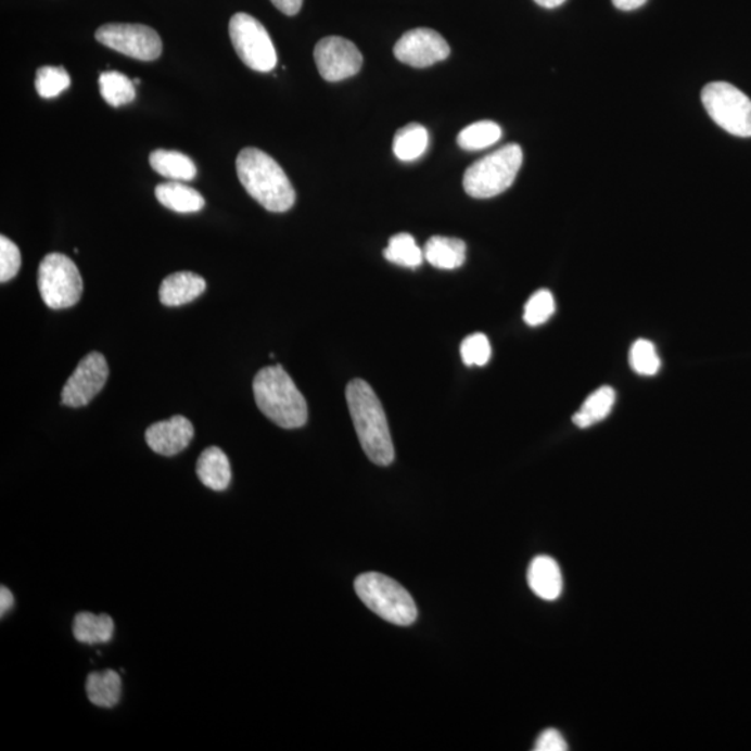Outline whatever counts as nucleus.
Returning <instances> with one entry per match:
<instances>
[{"instance_id":"obj_1","label":"nucleus","mask_w":751,"mask_h":751,"mask_svg":"<svg viewBox=\"0 0 751 751\" xmlns=\"http://www.w3.org/2000/svg\"><path fill=\"white\" fill-rule=\"evenodd\" d=\"M345 397L360 447L376 466H390L395 456L393 438L378 395L365 380L355 379L347 385Z\"/></svg>"},{"instance_id":"obj_2","label":"nucleus","mask_w":751,"mask_h":751,"mask_svg":"<svg viewBox=\"0 0 751 751\" xmlns=\"http://www.w3.org/2000/svg\"><path fill=\"white\" fill-rule=\"evenodd\" d=\"M237 176L245 191L266 211L283 214L294 206V187L268 153L256 148L242 150L237 157Z\"/></svg>"},{"instance_id":"obj_3","label":"nucleus","mask_w":751,"mask_h":751,"mask_svg":"<svg viewBox=\"0 0 751 751\" xmlns=\"http://www.w3.org/2000/svg\"><path fill=\"white\" fill-rule=\"evenodd\" d=\"M254 395L260 412L280 428L298 429L308 421V404L280 365L255 376Z\"/></svg>"},{"instance_id":"obj_4","label":"nucleus","mask_w":751,"mask_h":751,"mask_svg":"<svg viewBox=\"0 0 751 751\" xmlns=\"http://www.w3.org/2000/svg\"><path fill=\"white\" fill-rule=\"evenodd\" d=\"M522 162V148L518 143H508L468 167L463 175V190L478 200L500 195L515 181Z\"/></svg>"},{"instance_id":"obj_5","label":"nucleus","mask_w":751,"mask_h":751,"mask_svg":"<svg viewBox=\"0 0 751 751\" xmlns=\"http://www.w3.org/2000/svg\"><path fill=\"white\" fill-rule=\"evenodd\" d=\"M355 591L364 604L390 624L407 626L417 621L412 596L399 583L382 573H364L355 581Z\"/></svg>"},{"instance_id":"obj_6","label":"nucleus","mask_w":751,"mask_h":751,"mask_svg":"<svg viewBox=\"0 0 751 751\" xmlns=\"http://www.w3.org/2000/svg\"><path fill=\"white\" fill-rule=\"evenodd\" d=\"M38 289L49 308H72L84 291L80 270L68 256L58 252L49 254L39 265Z\"/></svg>"},{"instance_id":"obj_7","label":"nucleus","mask_w":751,"mask_h":751,"mask_svg":"<svg viewBox=\"0 0 751 751\" xmlns=\"http://www.w3.org/2000/svg\"><path fill=\"white\" fill-rule=\"evenodd\" d=\"M701 101L709 116L726 132L736 137H751V99L733 84H707Z\"/></svg>"},{"instance_id":"obj_8","label":"nucleus","mask_w":751,"mask_h":751,"mask_svg":"<svg viewBox=\"0 0 751 751\" xmlns=\"http://www.w3.org/2000/svg\"><path fill=\"white\" fill-rule=\"evenodd\" d=\"M229 33L237 54L252 71L269 73L278 66L273 41L259 20L237 13L230 20Z\"/></svg>"},{"instance_id":"obj_9","label":"nucleus","mask_w":751,"mask_h":751,"mask_svg":"<svg viewBox=\"0 0 751 751\" xmlns=\"http://www.w3.org/2000/svg\"><path fill=\"white\" fill-rule=\"evenodd\" d=\"M98 42L137 61H156L163 43L155 29L142 24H105L96 34Z\"/></svg>"},{"instance_id":"obj_10","label":"nucleus","mask_w":751,"mask_h":751,"mask_svg":"<svg viewBox=\"0 0 751 751\" xmlns=\"http://www.w3.org/2000/svg\"><path fill=\"white\" fill-rule=\"evenodd\" d=\"M315 63L329 82L347 80L362 68L364 56L355 43L341 37H326L315 47Z\"/></svg>"},{"instance_id":"obj_11","label":"nucleus","mask_w":751,"mask_h":751,"mask_svg":"<svg viewBox=\"0 0 751 751\" xmlns=\"http://www.w3.org/2000/svg\"><path fill=\"white\" fill-rule=\"evenodd\" d=\"M109 367L99 353L88 354L64 384L62 404L71 408L86 407L105 387Z\"/></svg>"},{"instance_id":"obj_12","label":"nucleus","mask_w":751,"mask_h":751,"mask_svg":"<svg viewBox=\"0 0 751 751\" xmlns=\"http://www.w3.org/2000/svg\"><path fill=\"white\" fill-rule=\"evenodd\" d=\"M449 46L434 29L415 28L405 33L394 47V56L408 66L424 68L449 56Z\"/></svg>"},{"instance_id":"obj_13","label":"nucleus","mask_w":751,"mask_h":751,"mask_svg":"<svg viewBox=\"0 0 751 751\" xmlns=\"http://www.w3.org/2000/svg\"><path fill=\"white\" fill-rule=\"evenodd\" d=\"M195 430L187 418L173 417L167 421L151 424L145 433L148 446L161 456L173 457L190 446Z\"/></svg>"},{"instance_id":"obj_14","label":"nucleus","mask_w":751,"mask_h":751,"mask_svg":"<svg viewBox=\"0 0 751 751\" xmlns=\"http://www.w3.org/2000/svg\"><path fill=\"white\" fill-rule=\"evenodd\" d=\"M527 583L531 590L542 600H557L563 587L560 565L551 557H536L529 565Z\"/></svg>"},{"instance_id":"obj_15","label":"nucleus","mask_w":751,"mask_h":751,"mask_svg":"<svg viewBox=\"0 0 751 751\" xmlns=\"http://www.w3.org/2000/svg\"><path fill=\"white\" fill-rule=\"evenodd\" d=\"M206 281L191 271H177L162 281L161 303L166 306H181L192 303L205 293Z\"/></svg>"},{"instance_id":"obj_16","label":"nucleus","mask_w":751,"mask_h":751,"mask_svg":"<svg viewBox=\"0 0 751 751\" xmlns=\"http://www.w3.org/2000/svg\"><path fill=\"white\" fill-rule=\"evenodd\" d=\"M423 255L434 268L454 270L466 264L467 245L459 239L434 236L424 245Z\"/></svg>"},{"instance_id":"obj_17","label":"nucleus","mask_w":751,"mask_h":751,"mask_svg":"<svg viewBox=\"0 0 751 751\" xmlns=\"http://www.w3.org/2000/svg\"><path fill=\"white\" fill-rule=\"evenodd\" d=\"M196 474L202 484L211 491L224 492L231 482L229 458L219 447L206 448L198 459Z\"/></svg>"},{"instance_id":"obj_18","label":"nucleus","mask_w":751,"mask_h":751,"mask_svg":"<svg viewBox=\"0 0 751 751\" xmlns=\"http://www.w3.org/2000/svg\"><path fill=\"white\" fill-rule=\"evenodd\" d=\"M155 195L163 206L177 214H195L205 206L204 196L181 181L163 182L155 188Z\"/></svg>"},{"instance_id":"obj_19","label":"nucleus","mask_w":751,"mask_h":751,"mask_svg":"<svg viewBox=\"0 0 751 751\" xmlns=\"http://www.w3.org/2000/svg\"><path fill=\"white\" fill-rule=\"evenodd\" d=\"M115 622L106 614L96 615L84 611L74 618L73 635L86 645H103L112 640Z\"/></svg>"},{"instance_id":"obj_20","label":"nucleus","mask_w":751,"mask_h":751,"mask_svg":"<svg viewBox=\"0 0 751 751\" xmlns=\"http://www.w3.org/2000/svg\"><path fill=\"white\" fill-rule=\"evenodd\" d=\"M150 163L153 170L171 181H191L196 177L194 161L177 151L156 150L151 153Z\"/></svg>"},{"instance_id":"obj_21","label":"nucleus","mask_w":751,"mask_h":751,"mask_svg":"<svg viewBox=\"0 0 751 751\" xmlns=\"http://www.w3.org/2000/svg\"><path fill=\"white\" fill-rule=\"evenodd\" d=\"M86 690L91 703L102 709H112L122 696V678L116 671L92 672L88 675Z\"/></svg>"},{"instance_id":"obj_22","label":"nucleus","mask_w":751,"mask_h":751,"mask_svg":"<svg viewBox=\"0 0 751 751\" xmlns=\"http://www.w3.org/2000/svg\"><path fill=\"white\" fill-rule=\"evenodd\" d=\"M615 404V392L614 389L604 385L596 390L595 393L590 394L583 403L580 411L573 415V423L577 428L586 429L593 427V424L604 421L607 417L612 411V407Z\"/></svg>"},{"instance_id":"obj_23","label":"nucleus","mask_w":751,"mask_h":751,"mask_svg":"<svg viewBox=\"0 0 751 751\" xmlns=\"http://www.w3.org/2000/svg\"><path fill=\"white\" fill-rule=\"evenodd\" d=\"M429 147V132L418 123L405 126L397 131L393 141L394 155L403 162H413L423 156Z\"/></svg>"},{"instance_id":"obj_24","label":"nucleus","mask_w":751,"mask_h":751,"mask_svg":"<svg viewBox=\"0 0 751 751\" xmlns=\"http://www.w3.org/2000/svg\"><path fill=\"white\" fill-rule=\"evenodd\" d=\"M99 91L113 107L127 105L136 99V84L118 72L102 73L99 76Z\"/></svg>"},{"instance_id":"obj_25","label":"nucleus","mask_w":751,"mask_h":751,"mask_svg":"<svg viewBox=\"0 0 751 751\" xmlns=\"http://www.w3.org/2000/svg\"><path fill=\"white\" fill-rule=\"evenodd\" d=\"M501 127L497 123L483 120L463 128L459 132L457 142L459 148L466 151H481L500 141Z\"/></svg>"},{"instance_id":"obj_26","label":"nucleus","mask_w":751,"mask_h":751,"mask_svg":"<svg viewBox=\"0 0 751 751\" xmlns=\"http://www.w3.org/2000/svg\"><path fill=\"white\" fill-rule=\"evenodd\" d=\"M384 258L404 268L417 269L422 265L424 255L411 234L402 233L390 239Z\"/></svg>"},{"instance_id":"obj_27","label":"nucleus","mask_w":751,"mask_h":751,"mask_svg":"<svg viewBox=\"0 0 751 751\" xmlns=\"http://www.w3.org/2000/svg\"><path fill=\"white\" fill-rule=\"evenodd\" d=\"M71 84V74L64 67L43 66L38 68L36 88L41 98H56L66 91Z\"/></svg>"},{"instance_id":"obj_28","label":"nucleus","mask_w":751,"mask_h":751,"mask_svg":"<svg viewBox=\"0 0 751 751\" xmlns=\"http://www.w3.org/2000/svg\"><path fill=\"white\" fill-rule=\"evenodd\" d=\"M629 362L632 369L641 376H654L659 373L661 368L659 354H657L653 343L647 340H637L632 345Z\"/></svg>"},{"instance_id":"obj_29","label":"nucleus","mask_w":751,"mask_h":751,"mask_svg":"<svg viewBox=\"0 0 751 751\" xmlns=\"http://www.w3.org/2000/svg\"><path fill=\"white\" fill-rule=\"evenodd\" d=\"M555 313V296L548 290H538L529 298L523 319H525L526 324L537 328V326L545 324Z\"/></svg>"},{"instance_id":"obj_30","label":"nucleus","mask_w":751,"mask_h":751,"mask_svg":"<svg viewBox=\"0 0 751 751\" xmlns=\"http://www.w3.org/2000/svg\"><path fill=\"white\" fill-rule=\"evenodd\" d=\"M461 357L468 367H484L492 358V345L486 335H469L461 344Z\"/></svg>"},{"instance_id":"obj_31","label":"nucleus","mask_w":751,"mask_h":751,"mask_svg":"<svg viewBox=\"0 0 751 751\" xmlns=\"http://www.w3.org/2000/svg\"><path fill=\"white\" fill-rule=\"evenodd\" d=\"M22 266V254L18 246L8 237H0V281L7 283L17 276Z\"/></svg>"},{"instance_id":"obj_32","label":"nucleus","mask_w":751,"mask_h":751,"mask_svg":"<svg viewBox=\"0 0 751 751\" xmlns=\"http://www.w3.org/2000/svg\"><path fill=\"white\" fill-rule=\"evenodd\" d=\"M568 744L557 729H547L536 740L535 751H567Z\"/></svg>"},{"instance_id":"obj_33","label":"nucleus","mask_w":751,"mask_h":751,"mask_svg":"<svg viewBox=\"0 0 751 751\" xmlns=\"http://www.w3.org/2000/svg\"><path fill=\"white\" fill-rule=\"evenodd\" d=\"M276 8L280 10L281 13L287 14V16H295L300 13L301 8H303L304 0H270Z\"/></svg>"},{"instance_id":"obj_34","label":"nucleus","mask_w":751,"mask_h":751,"mask_svg":"<svg viewBox=\"0 0 751 751\" xmlns=\"http://www.w3.org/2000/svg\"><path fill=\"white\" fill-rule=\"evenodd\" d=\"M13 606L14 597L12 593H10L8 587L2 586V589H0V612H2V616L12 610Z\"/></svg>"},{"instance_id":"obj_35","label":"nucleus","mask_w":751,"mask_h":751,"mask_svg":"<svg viewBox=\"0 0 751 751\" xmlns=\"http://www.w3.org/2000/svg\"><path fill=\"white\" fill-rule=\"evenodd\" d=\"M646 2L647 0H612L614 7L624 10V12H632V10L639 9L644 7Z\"/></svg>"},{"instance_id":"obj_36","label":"nucleus","mask_w":751,"mask_h":751,"mask_svg":"<svg viewBox=\"0 0 751 751\" xmlns=\"http://www.w3.org/2000/svg\"><path fill=\"white\" fill-rule=\"evenodd\" d=\"M535 2L538 4V7L546 9H555L561 7V4L563 2H567V0H535Z\"/></svg>"},{"instance_id":"obj_37","label":"nucleus","mask_w":751,"mask_h":751,"mask_svg":"<svg viewBox=\"0 0 751 751\" xmlns=\"http://www.w3.org/2000/svg\"><path fill=\"white\" fill-rule=\"evenodd\" d=\"M132 82H135V84H136V86H137V84H140V80H138V78H136V80H135V81H132Z\"/></svg>"}]
</instances>
